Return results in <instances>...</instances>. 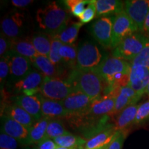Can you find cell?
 <instances>
[{"label": "cell", "mask_w": 149, "mask_h": 149, "mask_svg": "<svg viewBox=\"0 0 149 149\" xmlns=\"http://www.w3.org/2000/svg\"><path fill=\"white\" fill-rule=\"evenodd\" d=\"M75 91L88 95L92 101L106 95L109 83L94 70L74 69L66 79Z\"/></svg>", "instance_id": "obj_1"}, {"label": "cell", "mask_w": 149, "mask_h": 149, "mask_svg": "<svg viewBox=\"0 0 149 149\" xmlns=\"http://www.w3.org/2000/svg\"><path fill=\"white\" fill-rule=\"evenodd\" d=\"M69 19L68 11L59 6L55 1L38 9L36 13L39 26L45 33L53 37L66 27L70 22Z\"/></svg>", "instance_id": "obj_2"}, {"label": "cell", "mask_w": 149, "mask_h": 149, "mask_svg": "<svg viewBox=\"0 0 149 149\" xmlns=\"http://www.w3.org/2000/svg\"><path fill=\"white\" fill-rule=\"evenodd\" d=\"M148 41V37L142 33H134L126 37L113 50L112 56L127 61H133L142 51Z\"/></svg>", "instance_id": "obj_3"}, {"label": "cell", "mask_w": 149, "mask_h": 149, "mask_svg": "<svg viewBox=\"0 0 149 149\" xmlns=\"http://www.w3.org/2000/svg\"><path fill=\"white\" fill-rule=\"evenodd\" d=\"M74 91L75 89L67 79L60 77H45L38 94L45 98L61 102Z\"/></svg>", "instance_id": "obj_4"}, {"label": "cell", "mask_w": 149, "mask_h": 149, "mask_svg": "<svg viewBox=\"0 0 149 149\" xmlns=\"http://www.w3.org/2000/svg\"><path fill=\"white\" fill-rule=\"evenodd\" d=\"M104 59L97 45L86 41L78 48L76 69L94 70L101 64Z\"/></svg>", "instance_id": "obj_5"}, {"label": "cell", "mask_w": 149, "mask_h": 149, "mask_svg": "<svg viewBox=\"0 0 149 149\" xmlns=\"http://www.w3.org/2000/svg\"><path fill=\"white\" fill-rule=\"evenodd\" d=\"M139 32L137 26L128 16L125 11L115 15L113 20V32L111 48L114 49L123 40L129 35Z\"/></svg>", "instance_id": "obj_6"}, {"label": "cell", "mask_w": 149, "mask_h": 149, "mask_svg": "<svg viewBox=\"0 0 149 149\" xmlns=\"http://www.w3.org/2000/svg\"><path fill=\"white\" fill-rule=\"evenodd\" d=\"M28 21L24 13L13 12L1 22V33L10 39L20 38L27 31Z\"/></svg>", "instance_id": "obj_7"}, {"label": "cell", "mask_w": 149, "mask_h": 149, "mask_svg": "<svg viewBox=\"0 0 149 149\" xmlns=\"http://www.w3.org/2000/svg\"><path fill=\"white\" fill-rule=\"evenodd\" d=\"M130 67L131 64L128 61L111 56L105 57L94 71L109 82L117 74L129 73Z\"/></svg>", "instance_id": "obj_8"}, {"label": "cell", "mask_w": 149, "mask_h": 149, "mask_svg": "<svg viewBox=\"0 0 149 149\" xmlns=\"http://www.w3.org/2000/svg\"><path fill=\"white\" fill-rule=\"evenodd\" d=\"M44 79L45 77L40 71L33 69L25 77L15 83L14 91L29 96L36 95L40 92Z\"/></svg>", "instance_id": "obj_9"}, {"label": "cell", "mask_w": 149, "mask_h": 149, "mask_svg": "<svg viewBox=\"0 0 149 149\" xmlns=\"http://www.w3.org/2000/svg\"><path fill=\"white\" fill-rule=\"evenodd\" d=\"M124 10L142 33L146 16L149 12V0H128L124 1Z\"/></svg>", "instance_id": "obj_10"}, {"label": "cell", "mask_w": 149, "mask_h": 149, "mask_svg": "<svg viewBox=\"0 0 149 149\" xmlns=\"http://www.w3.org/2000/svg\"><path fill=\"white\" fill-rule=\"evenodd\" d=\"M93 37L102 47L111 48L113 20L110 17H102L93 23L91 28Z\"/></svg>", "instance_id": "obj_11"}, {"label": "cell", "mask_w": 149, "mask_h": 149, "mask_svg": "<svg viewBox=\"0 0 149 149\" xmlns=\"http://www.w3.org/2000/svg\"><path fill=\"white\" fill-rule=\"evenodd\" d=\"M1 132L13 137L24 145H29V128L5 115H1Z\"/></svg>", "instance_id": "obj_12"}, {"label": "cell", "mask_w": 149, "mask_h": 149, "mask_svg": "<svg viewBox=\"0 0 149 149\" xmlns=\"http://www.w3.org/2000/svg\"><path fill=\"white\" fill-rule=\"evenodd\" d=\"M92 102V100L88 95L77 91L61 101L68 113V116L78 115L84 112L90 107Z\"/></svg>", "instance_id": "obj_13"}, {"label": "cell", "mask_w": 149, "mask_h": 149, "mask_svg": "<svg viewBox=\"0 0 149 149\" xmlns=\"http://www.w3.org/2000/svg\"><path fill=\"white\" fill-rule=\"evenodd\" d=\"M8 55L10 62V76L15 83L33 70V64L30 59L12 51L9 52Z\"/></svg>", "instance_id": "obj_14"}, {"label": "cell", "mask_w": 149, "mask_h": 149, "mask_svg": "<svg viewBox=\"0 0 149 149\" xmlns=\"http://www.w3.org/2000/svg\"><path fill=\"white\" fill-rule=\"evenodd\" d=\"M149 83V69L139 65H131L128 85L142 96L146 93Z\"/></svg>", "instance_id": "obj_15"}, {"label": "cell", "mask_w": 149, "mask_h": 149, "mask_svg": "<svg viewBox=\"0 0 149 149\" xmlns=\"http://www.w3.org/2000/svg\"><path fill=\"white\" fill-rule=\"evenodd\" d=\"M13 101L14 104L21 107L36 121L43 117L41 102L37 95L32 96L19 95L15 97Z\"/></svg>", "instance_id": "obj_16"}, {"label": "cell", "mask_w": 149, "mask_h": 149, "mask_svg": "<svg viewBox=\"0 0 149 149\" xmlns=\"http://www.w3.org/2000/svg\"><path fill=\"white\" fill-rule=\"evenodd\" d=\"M117 131L115 124H111L103 131L87 139L82 149H107L108 145L114 138Z\"/></svg>", "instance_id": "obj_17"}, {"label": "cell", "mask_w": 149, "mask_h": 149, "mask_svg": "<svg viewBox=\"0 0 149 149\" xmlns=\"http://www.w3.org/2000/svg\"><path fill=\"white\" fill-rule=\"evenodd\" d=\"M42 106V116L50 119H59L68 116V113L60 101L50 100L37 94Z\"/></svg>", "instance_id": "obj_18"}, {"label": "cell", "mask_w": 149, "mask_h": 149, "mask_svg": "<svg viewBox=\"0 0 149 149\" xmlns=\"http://www.w3.org/2000/svg\"><path fill=\"white\" fill-rule=\"evenodd\" d=\"M3 113L1 115H5L10 117L28 128H31L36 122V120L29 113L15 104H6L4 106Z\"/></svg>", "instance_id": "obj_19"}, {"label": "cell", "mask_w": 149, "mask_h": 149, "mask_svg": "<svg viewBox=\"0 0 149 149\" xmlns=\"http://www.w3.org/2000/svg\"><path fill=\"white\" fill-rule=\"evenodd\" d=\"M141 97V95L135 92L129 86L122 87L116 98L113 114L118 115L121 111L128 106L136 104V102H138Z\"/></svg>", "instance_id": "obj_20"}, {"label": "cell", "mask_w": 149, "mask_h": 149, "mask_svg": "<svg viewBox=\"0 0 149 149\" xmlns=\"http://www.w3.org/2000/svg\"><path fill=\"white\" fill-rule=\"evenodd\" d=\"M26 58L30 59L31 62L38 55L31 42V37L11 39L10 51Z\"/></svg>", "instance_id": "obj_21"}, {"label": "cell", "mask_w": 149, "mask_h": 149, "mask_svg": "<svg viewBox=\"0 0 149 149\" xmlns=\"http://www.w3.org/2000/svg\"><path fill=\"white\" fill-rule=\"evenodd\" d=\"M33 66L45 77H60L61 70L57 68L48 57L37 55L32 61Z\"/></svg>", "instance_id": "obj_22"}, {"label": "cell", "mask_w": 149, "mask_h": 149, "mask_svg": "<svg viewBox=\"0 0 149 149\" xmlns=\"http://www.w3.org/2000/svg\"><path fill=\"white\" fill-rule=\"evenodd\" d=\"M138 107L139 104H131L117 115L115 124L117 130H127L130 126L133 125Z\"/></svg>", "instance_id": "obj_23"}, {"label": "cell", "mask_w": 149, "mask_h": 149, "mask_svg": "<svg viewBox=\"0 0 149 149\" xmlns=\"http://www.w3.org/2000/svg\"><path fill=\"white\" fill-rule=\"evenodd\" d=\"M96 17H104L107 15H117L124 10V2L118 0H95Z\"/></svg>", "instance_id": "obj_24"}, {"label": "cell", "mask_w": 149, "mask_h": 149, "mask_svg": "<svg viewBox=\"0 0 149 149\" xmlns=\"http://www.w3.org/2000/svg\"><path fill=\"white\" fill-rule=\"evenodd\" d=\"M51 119L43 117L37 120L33 125L29 128V145L39 144L46 137V130Z\"/></svg>", "instance_id": "obj_25"}, {"label": "cell", "mask_w": 149, "mask_h": 149, "mask_svg": "<svg viewBox=\"0 0 149 149\" xmlns=\"http://www.w3.org/2000/svg\"><path fill=\"white\" fill-rule=\"evenodd\" d=\"M53 36L45 33H37L31 37V42L38 55L49 56Z\"/></svg>", "instance_id": "obj_26"}, {"label": "cell", "mask_w": 149, "mask_h": 149, "mask_svg": "<svg viewBox=\"0 0 149 149\" xmlns=\"http://www.w3.org/2000/svg\"><path fill=\"white\" fill-rule=\"evenodd\" d=\"M78 48L73 44L67 45L63 44L59 49V55L62 59L63 66L64 68L71 70L75 69L77 66Z\"/></svg>", "instance_id": "obj_27"}, {"label": "cell", "mask_w": 149, "mask_h": 149, "mask_svg": "<svg viewBox=\"0 0 149 149\" xmlns=\"http://www.w3.org/2000/svg\"><path fill=\"white\" fill-rule=\"evenodd\" d=\"M81 22L68 23L66 27L53 37L59 40L63 44L70 45L73 44L77 40L80 28L82 26Z\"/></svg>", "instance_id": "obj_28"}, {"label": "cell", "mask_w": 149, "mask_h": 149, "mask_svg": "<svg viewBox=\"0 0 149 149\" xmlns=\"http://www.w3.org/2000/svg\"><path fill=\"white\" fill-rule=\"evenodd\" d=\"M59 147L67 148L82 149L87 140L79 136H75L71 133L59 136L53 139Z\"/></svg>", "instance_id": "obj_29"}, {"label": "cell", "mask_w": 149, "mask_h": 149, "mask_svg": "<svg viewBox=\"0 0 149 149\" xmlns=\"http://www.w3.org/2000/svg\"><path fill=\"white\" fill-rule=\"evenodd\" d=\"M69 133H70L64 128L62 122L59 119H51L46 130V137L54 139L59 136Z\"/></svg>", "instance_id": "obj_30"}, {"label": "cell", "mask_w": 149, "mask_h": 149, "mask_svg": "<svg viewBox=\"0 0 149 149\" xmlns=\"http://www.w3.org/2000/svg\"><path fill=\"white\" fill-rule=\"evenodd\" d=\"M62 45L63 44L60 41L53 37L51 41V51H50L49 56H48V58L51 62L60 70H62L61 68H64V66H63L62 59L59 55V49Z\"/></svg>", "instance_id": "obj_31"}, {"label": "cell", "mask_w": 149, "mask_h": 149, "mask_svg": "<svg viewBox=\"0 0 149 149\" xmlns=\"http://www.w3.org/2000/svg\"><path fill=\"white\" fill-rule=\"evenodd\" d=\"M89 1L87 0H66L65 3L69 8L70 12L74 16L79 17L85 10L86 5H88Z\"/></svg>", "instance_id": "obj_32"}, {"label": "cell", "mask_w": 149, "mask_h": 149, "mask_svg": "<svg viewBox=\"0 0 149 149\" xmlns=\"http://www.w3.org/2000/svg\"><path fill=\"white\" fill-rule=\"evenodd\" d=\"M149 120V99L144 103L139 104L138 110L135 122L133 123L134 126L140 125L144 124Z\"/></svg>", "instance_id": "obj_33"}, {"label": "cell", "mask_w": 149, "mask_h": 149, "mask_svg": "<svg viewBox=\"0 0 149 149\" xmlns=\"http://www.w3.org/2000/svg\"><path fill=\"white\" fill-rule=\"evenodd\" d=\"M131 65H139L149 69V41L138 55L130 61Z\"/></svg>", "instance_id": "obj_34"}, {"label": "cell", "mask_w": 149, "mask_h": 149, "mask_svg": "<svg viewBox=\"0 0 149 149\" xmlns=\"http://www.w3.org/2000/svg\"><path fill=\"white\" fill-rule=\"evenodd\" d=\"M97 9L95 1H89V3L86 7L84 11L81 15L79 16V19L82 24L88 23L96 17Z\"/></svg>", "instance_id": "obj_35"}, {"label": "cell", "mask_w": 149, "mask_h": 149, "mask_svg": "<svg viewBox=\"0 0 149 149\" xmlns=\"http://www.w3.org/2000/svg\"><path fill=\"white\" fill-rule=\"evenodd\" d=\"M126 135L127 130H117L114 138L108 145L107 149H122Z\"/></svg>", "instance_id": "obj_36"}, {"label": "cell", "mask_w": 149, "mask_h": 149, "mask_svg": "<svg viewBox=\"0 0 149 149\" xmlns=\"http://www.w3.org/2000/svg\"><path fill=\"white\" fill-rule=\"evenodd\" d=\"M10 74V62H9L8 55L1 57L0 60V82L1 86L4 84L8 76Z\"/></svg>", "instance_id": "obj_37"}, {"label": "cell", "mask_w": 149, "mask_h": 149, "mask_svg": "<svg viewBox=\"0 0 149 149\" xmlns=\"http://www.w3.org/2000/svg\"><path fill=\"white\" fill-rule=\"evenodd\" d=\"M17 140L6 134H0V149H17L18 146Z\"/></svg>", "instance_id": "obj_38"}, {"label": "cell", "mask_w": 149, "mask_h": 149, "mask_svg": "<svg viewBox=\"0 0 149 149\" xmlns=\"http://www.w3.org/2000/svg\"><path fill=\"white\" fill-rule=\"evenodd\" d=\"M11 48V39L5 36L1 33L0 36V56L1 57L8 55L10 51Z\"/></svg>", "instance_id": "obj_39"}, {"label": "cell", "mask_w": 149, "mask_h": 149, "mask_svg": "<svg viewBox=\"0 0 149 149\" xmlns=\"http://www.w3.org/2000/svg\"><path fill=\"white\" fill-rule=\"evenodd\" d=\"M37 147L38 149H56L58 146L55 144L53 139L46 137L39 144H37Z\"/></svg>", "instance_id": "obj_40"}, {"label": "cell", "mask_w": 149, "mask_h": 149, "mask_svg": "<svg viewBox=\"0 0 149 149\" xmlns=\"http://www.w3.org/2000/svg\"><path fill=\"white\" fill-rule=\"evenodd\" d=\"M12 4L17 8H24L31 4L33 2V0H13Z\"/></svg>", "instance_id": "obj_41"}, {"label": "cell", "mask_w": 149, "mask_h": 149, "mask_svg": "<svg viewBox=\"0 0 149 149\" xmlns=\"http://www.w3.org/2000/svg\"><path fill=\"white\" fill-rule=\"evenodd\" d=\"M142 34L144 35L145 36L147 37L149 39V12L146 16V20H145Z\"/></svg>", "instance_id": "obj_42"}, {"label": "cell", "mask_w": 149, "mask_h": 149, "mask_svg": "<svg viewBox=\"0 0 149 149\" xmlns=\"http://www.w3.org/2000/svg\"><path fill=\"white\" fill-rule=\"evenodd\" d=\"M146 93L147 94V95H148V98H149V83H148V86H147V88H146Z\"/></svg>", "instance_id": "obj_43"}, {"label": "cell", "mask_w": 149, "mask_h": 149, "mask_svg": "<svg viewBox=\"0 0 149 149\" xmlns=\"http://www.w3.org/2000/svg\"><path fill=\"white\" fill-rule=\"evenodd\" d=\"M56 149H78V148H63V147H57Z\"/></svg>", "instance_id": "obj_44"}, {"label": "cell", "mask_w": 149, "mask_h": 149, "mask_svg": "<svg viewBox=\"0 0 149 149\" xmlns=\"http://www.w3.org/2000/svg\"><path fill=\"white\" fill-rule=\"evenodd\" d=\"M32 149H38V148H37V147H36V148H33Z\"/></svg>", "instance_id": "obj_45"}]
</instances>
